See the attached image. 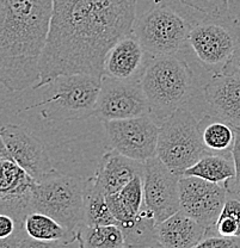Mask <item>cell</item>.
Returning <instances> with one entry per match:
<instances>
[{
    "instance_id": "cell-1",
    "label": "cell",
    "mask_w": 240,
    "mask_h": 248,
    "mask_svg": "<svg viewBox=\"0 0 240 248\" xmlns=\"http://www.w3.org/2000/svg\"><path fill=\"white\" fill-rule=\"evenodd\" d=\"M136 0H54L47 45L33 90L61 76L104 77L112 46L133 33Z\"/></svg>"
},
{
    "instance_id": "cell-2",
    "label": "cell",
    "mask_w": 240,
    "mask_h": 248,
    "mask_svg": "<svg viewBox=\"0 0 240 248\" xmlns=\"http://www.w3.org/2000/svg\"><path fill=\"white\" fill-rule=\"evenodd\" d=\"M54 0H0V80L10 91L35 86Z\"/></svg>"
},
{
    "instance_id": "cell-3",
    "label": "cell",
    "mask_w": 240,
    "mask_h": 248,
    "mask_svg": "<svg viewBox=\"0 0 240 248\" xmlns=\"http://www.w3.org/2000/svg\"><path fill=\"white\" fill-rule=\"evenodd\" d=\"M151 117L162 121L183 108L192 95L193 73L175 55L152 56L140 77Z\"/></svg>"
},
{
    "instance_id": "cell-4",
    "label": "cell",
    "mask_w": 240,
    "mask_h": 248,
    "mask_svg": "<svg viewBox=\"0 0 240 248\" xmlns=\"http://www.w3.org/2000/svg\"><path fill=\"white\" fill-rule=\"evenodd\" d=\"M86 184L87 180L82 178L54 170L36 183L32 211L49 215L68 231L77 232L84 219Z\"/></svg>"
},
{
    "instance_id": "cell-5",
    "label": "cell",
    "mask_w": 240,
    "mask_h": 248,
    "mask_svg": "<svg viewBox=\"0 0 240 248\" xmlns=\"http://www.w3.org/2000/svg\"><path fill=\"white\" fill-rule=\"evenodd\" d=\"M103 77L91 74L61 76L48 84L43 99L32 107H41L47 120L71 121L94 115Z\"/></svg>"
},
{
    "instance_id": "cell-6",
    "label": "cell",
    "mask_w": 240,
    "mask_h": 248,
    "mask_svg": "<svg viewBox=\"0 0 240 248\" xmlns=\"http://www.w3.org/2000/svg\"><path fill=\"white\" fill-rule=\"evenodd\" d=\"M207 153L198 122L188 108H178L160 124L157 156L174 173L183 175Z\"/></svg>"
},
{
    "instance_id": "cell-7",
    "label": "cell",
    "mask_w": 240,
    "mask_h": 248,
    "mask_svg": "<svg viewBox=\"0 0 240 248\" xmlns=\"http://www.w3.org/2000/svg\"><path fill=\"white\" fill-rule=\"evenodd\" d=\"M192 28L177 11L162 5L141 16L134 24L133 33L152 56L175 55L188 42Z\"/></svg>"
},
{
    "instance_id": "cell-8",
    "label": "cell",
    "mask_w": 240,
    "mask_h": 248,
    "mask_svg": "<svg viewBox=\"0 0 240 248\" xmlns=\"http://www.w3.org/2000/svg\"><path fill=\"white\" fill-rule=\"evenodd\" d=\"M94 115L103 123L151 116L140 79L118 80L103 77Z\"/></svg>"
},
{
    "instance_id": "cell-9",
    "label": "cell",
    "mask_w": 240,
    "mask_h": 248,
    "mask_svg": "<svg viewBox=\"0 0 240 248\" xmlns=\"http://www.w3.org/2000/svg\"><path fill=\"white\" fill-rule=\"evenodd\" d=\"M104 129L110 146L118 153L141 162L157 156L159 125L151 116L109 121Z\"/></svg>"
},
{
    "instance_id": "cell-10",
    "label": "cell",
    "mask_w": 240,
    "mask_h": 248,
    "mask_svg": "<svg viewBox=\"0 0 240 248\" xmlns=\"http://www.w3.org/2000/svg\"><path fill=\"white\" fill-rule=\"evenodd\" d=\"M180 210L213 234L228 196V185L182 175L179 180Z\"/></svg>"
},
{
    "instance_id": "cell-11",
    "label": "cell",
    "mask_w": 240,
    "mask_h": 248,
    "mask_svg": "<svg viewBox=\"0 0 240 248\" xmlns=\"http://www.w3.org/2000/svg\"><path fill=\"white\" fill-rule=\"evenodd\" d=\"M188 43L206 68L223 73L239 46L240 31L223 23L206 22L192 28Z\"/></svg>"
},
{
    "instance_id": "cell-12",
    "label": "cell",
    "mask_w": 240,
    "mask_h": 248,
    "mask_svg": "<svg viewBox=\"0 0 240 248\" xmlns=\"http://www.w3.org/2000/svg\"><path fill=\"white\" fill-rule=\"evenodd\" d=\"M1 180H0V209L12 216L17 224H23L32 213L33 190L36 180L14 160L1 142L0 149Z\"/></svg>"
},
{
    "instance_id": "cell-13",
    "label": "cell",
    "mask_w": 240,
    "mask_h": 248,
    "mask_svg": "<svg viewBox=\"0 0 240 248\" xmlns=\"http://www.w3.org/2000/svg\"><path fill=\"white\" fill-rule=\"evenodd\" d=\"M180 177L158 156L144 162V204L153 213L158 224L180 210Z\"/></svg>"
},
{
    "instance_id": "cell-14",
    "label": "cell",
    "mask_w": 240,
    "mask_h": 248,
    "mask_svg": "<svg viewBox=\"0 0 240 248\" xmlns=\"http://www.w3.org/2000/svg\"><path fill=\"white\" fill-rule=\"evenodd\" d=\"M0 138L15 161L36 182L55 170L45 144L23 126L16 124L2 125Z\"/></svg>"
},
{
    "instance_id": "cell-15",
    "label": "cell",
    "mask_w": 240,
    "mask_h": 248,
    "mask_svg": "<svg viewBox=\"0 0 240 248\" xmlns=\"http://www.w3.org/2000/svg\"><path fill=\"white\" fill-rule=\"evenodd\" d=\"M144 162L136 161L112 149L99 160L92 179L105 195L110 196L120 192L138 175L144 177Z\"/></svg>"
},
{
    "instance_id": "cell-16",
    "label": "cell",
    "mask_w": 240,
    "mask_h": 248,
    "mask_svg": "<svg viewBox=\"0 0 240 248\" xmlns=\"http://www.w3.org/2000/svg\"><path fill=\"white\" fill-rule=\"evenodd\" d=\"M146 50L134 33L118 41L109 51L104 64V76L118 80L140 79L147 60Z\"/></svg>"
},
{
    "instance_id": "cell-17",
    "label": "cell",
    "mask_w": 240,
    "mask_h": 248,
    "mask_svg": "<svg viewBox=\"0 0 240 248\" xmlns=\"http://www.w3.org/2000/svg\"><path fill=\"white\" fill-rule=\"evenodd\" d=\"M203 91L214 115L240 126V78L215 73Z\"/></svg>"
},
{
    "instance_id": "cell-18",
    "label": "cell",
    "mask_w": 240,
    "mask_h": 248,
    "mask_svg": "<svg viewBox=\"0 0 240 248\" xmlns=\"http://www.w3.org/2000/svg\"><path fill=\"white\" fill-rule=\"evenodd\" d=\"M206 236L207 229L182 210L158 224L160 248H193Z\"/></svg>"
},
{
    "instance_id": "cell-19",
    "label": "cell",
    "mask_w": 240,
    "mask_h": 248,
    "mask_svg": "<svg viewBox=\"0 0 240 248\" xmlns=\"http://www.w3.org/2000/svg\"><path fill=\"white\" fill-rule=\"evenodd\" d=\"M108 204L118 224L130 221L144 209V177L138 175L128 183L120 192L107 196Z\"/></svg>"
},
{
    "instance_id": "cell-20",
    "label": "cell",
    "mask_w": 240,
    "mask_h": 248,
    "mask_svg": "<svg viewBox=\"0 0 240 248\" xmlns=\"http://www.w3.org/2000/svg\"><path fill=\"white\" fill-rule=\"evenodd\" d=\"M118 227L123 232L127 248H160L158 223L153 213L146 205L138 216L118 224Z\"/></svg>"
},
{
    "instance_id": "cell-21",
    "label": "cell",
    "mask_w": 240,
    "mask_h": 248,
    "mask_svg": "<svg viewBox=\"0 0 240 248\" xmlns=\"http://www.w3.org/2000/svg\"><path fill=\"white\" fill-rule=\"evenodd\" d=\"M183 175L224 184L236 177V165L232 153H207Z\"/></svg>"
},
{
    "instance_id": "cell-22",
    "label": "cell",
    "mask_w": 240,
    "mask_h": 248,
    "mask_svg": "<svg viewBox=\"0 0 240 248\" xmlns=\"http://www.w3.org/2000/svg\"><path fill=\"white\" fill-rule=\"evenodd\" d=\"M201 139L208 153L232 152L236 141L233 125L216 115H206L198 122Z\"/></svg>"
},
{
    "instance_id": "cell-23",
    "label": "cell",
    "mask_w": 240,
    "mask_h": 248,
    "mask_svg": "<svg viewBox=\"0 0 240 248\" xmlns=\"http://www.w3.org/2000/svg\"><path fill=\"white\" fill-rule=\"evenodd\" d=\"M25 232L33 240L45 242L73 244L77 241V232H71L60 222L43 213L32 211L24 221Z\"/></svg>"
},
{
    "instance_id": "cell-24",
    "label": "cell",
    "mask_w": 240,
    "mask_h": 248,
    "mask_svg": "<svg viewBox=\"0 0 240 248\" xmlns=\"http://www.w3.org/2000/svg\"><path fill=\"white\" fill-rule=\"evenodd\" d=\"M82 224L90 227L110 226V224L117 226V221L108 204L107 195L98 187L92 178L87 179L86 188H85Z\"/></svg>"
},
{
    "instance_id": "cell-25",
    "label": "cell",
    "mask_w": 240,
    "mask_h": 248,
    "mask_svg": "<svg viewBox=\"0 0 240 248\" xmlns=\"http://www.w3.org/2000/svg\"><path fill=\"white\" fill-rule=\"evenodd\" d=\"M79 248H127L125 236L116 224L110 226H85L77 231Z\"/></svg>"
},
{
    "instance_id": "cell-26",
    "label": "cell",
    "mask_w": 240,
    "mask_h": 248,
    "mask_svg": "<svg viewBox=\"0 0 240 248\" xmlns=\"http://www.w3.org/2000/svg\"><path fill=\"white\" fill-rule=\"evenodd\" d=\"M180 1L214 18L224 17L228 12L229 0H180Z\"/></svg>"
},
{
    "instance_id": "cell-27",
    "label": "cell",
    "mask_w": 240,
    "mask_h": 248,
    "mask_svg": "<svg viewBox=\"0 0 240 248\" xmlns=\"http://www.w3.org/2000/svg\"><path fill=\"white\" fill-rule=\"evenodd\" d=\"M193 248H238L234 237H224L220 235H210L201 240Z\"/></svg>"
},
{
    "instance_id": "cell-28",
    "label": "cell",
    "mask_w": 240,
    "mask_h": 248,
    "mask_svg": "<svg viewBox=\"0 0 240 248\" xmlns=\"http://www.w3.org/2000/svg\"><path fill=\"white\" fill-rule=\"evenodd\" d=\"M233 125L234 131H236V141H234L233 149H232V156H233L234 165H236V177L234 180V192L240 196V126Z\"/></svg>"
},
{
    "instance_id": "cell-29",
    "label": "cell",
    "mask_w": 240,
    "mask_h": 248,
    "mask_svg": "<svg viewBox=\"0 0 240 248\" xmlns=\"http://www.w3.org/2000/svg\"><path fill=\"white\" fill-rule=\"evenodd\" d=\"M18 248H73L72 244H64V242H45L33 240L27 236L20 241Z\"/></svg>"
},
{
    "instance_id": "cell-30",
    "label": "cell",
    "mask_w": 240,
    "mask_h": 248,
    "mask_svg": "<svg viewBox=\"0 0 240 248\" xmlns=\"http://www.w3.org/2000/svg\"><path fill=\"white\" fill-rule=\"evenodd\" d=\"M17 227L18 224L14 217L7 214H1L0 215V240L12 236L16 232Z\"/></svg>"
},
{
    "instance_id": "cell-31",
    "label": "cell",
    "mask_w": 240,
    "mask_h": 248,
    "mask_svg": "<svg viewBox=\"0 0 240 248\" xmlns=\"http://www.w3.org/2000/svg\"><path fill=\"white\" fill-rule=\"evenodd\" d=\"M223 73L240 78V43L239 46H237L233 55H232L231 60L227 63V66L224 67Z\"/></svg>"
}]
</instances>
